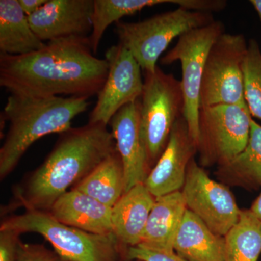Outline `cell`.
<instances>
[{
	"label": "cell",
	"mask_w": 261,
	"mask_h": 261,
	"mask_svg": "<svg viewBox=\"0 0 261 261\" xmlns=\"http://www.w3.org/2000/svg\"><path fill=\"white\" fill-rule=\"evenodd\" d=\"M108 74V63L94 54L89 37L50 41L23 56L0 54V86L18 95L89 98Z\"/></svg>",
	"instance_id": "6da1fadb"
},
{
	"label": "cell",
	"mask_w": 261,
	"mask_h": 261,
	"mask_svg": "<svg viewBox=\"0 0 261 261\" xmlns=\"http://www.w3.org/2000/svg\"><path fill=\"white\" fill-rule=\"evenodd\" d=\"M116 150L112 133L102 123H88L63 132L44 162L15 187L7 207L48 212Z\"/></svg>",
	"instance_id": "7a4b0ae2"
},
{
	"label": "cell",
	"mask_w": 261,
	"mask_h": 261,
	"mask_svg": "<svg viewBox=\"0 0 261 261\" xmlns=\"http://www.w3.org/2000/svg\"><path fill=\"white\" fill-rule=\"evenodd\" d=\"M89 98L36 97L10 94L2 113L9 129L0 148V178L13 172L29 147L51 134L72 128V121L87 111Z\"/></svg>",
	"instance_id": "3957f363"
},
{
	"label": "cell",
	"mask_w": 261,
	"mask_h": 261,
	"mask_svg": "<svg viewBox=\"0 0 261 261\" xmlns=\"http://www.w3.org/2000/svg\"><path fill=\"white\" fill-rule=\"evenodd\" d=\"M0 229L39 233L65 261H118L126 250L113 233L87 232L62 224L44 211H25L10 216L3 220Z\"/></svg>",
	"instance_id": "277c9868"
},
{
	"label": "cell",
	"mask_w": 261,
	"mask_h": 261,
	"mask_svg": "<svg viewBox=\"0 0 261 261\" xmlns=\"http://www.w3.org/2000/svg\"><path fill=\"white\" fill-rule=\"evenodd\" d=\"M144 87L140 99V135L151 170L164 152L171 130L183 116L181 81L157 66L144 72Z\"/></svg>",
	"instance_id": "5b68a950"
},
{
	"label": "cell",
	"mask_w": 261,
	"mask_h": 261,
	"mask_svg": "<svg viewBox=\"0 0 261 261\" xmlns=\"http://www.w3.org/2000/svg\"><path fill=\"white\" fill-rule=\"evenodd\" d=\"M212 13L178 8L136 23H116L119 44L126 47L144 72H154L157 62L175 38L213 23Z\"/></svg>",
	"instance_id": "8992f818"
},
{
	"label": "cell",
	"mask_w": 261,
	"mask_h": 261,
	"mask_svg": "<svg viewBox=\"0 0 261 261\" xmlns=\"http://www.w3.org/2000/svg\"><path fill=\"white\" fill-rule=\"evenodd\" d=\"M252 118L247 103L201 108L197 147L200 166L220 167L237 157L248 142Z\"/></svg>",
	"instance_id": "52a82bcc"
},
{
	"label": "cell",
	"mask_w": 261,
	"mask_h": 261,
	"mask_svg": "<svg viewBox=\"0 0 261 261\" xmlns=\"http://www.w3.org/2000/svg\"><path fill=\"white\" fill-rule=\"evenodd\" d=\"M224 31V23L215 20L208 25L185 33L178 38L176 45L160 60L162 65L172 64L177 61L181 63V84L185 102L183 117L197 147L200 139V89L206 60L213 44Z\"/></svg>",
	"instance_id": "ba28073f"
},
{
	"label": "cell",
	"mask_w": 261,
	"mask_h": 261,
	"mask_svg": "<svg viewBox=\"0 0 261 261\" xmlns=\"http://www.w3.org/2000/svg\"><path fill=\"white\" fill-rule=\"evenodd\" d=\"M243 34L224 33L209 51L201 84V108L246 104L243 65L247 51Z\"/></svg>",
	"instance_id": "9c48e42d"
},
{
	"label": "cell",
	"mask_w": 261,
	"mask_h": 261,
	"mask_svg": "<svg viewBox=\"0 0 261 261\" xmlns=\"http://www.w3.org/2000/svg\"><path fill=\"white\" fill-rule=\"evenodd\" d=\"M187 209L216 234L225 237L241 215L227 186L212 179L203 167L192 159L181 190Z\"/></svg>",
	"instance_id": "30bf717a"
},
{
	"label": "cell",
	"mask_w": 261,
	"mask_h": 261,
	"mask_svg": "<svg viewBox=\"0 0 261 261\" xmlns=\"http://www.w3.org/2000/svg\"><path fill=\"white\" fill-rule=\"evenodd\" d=\"M105 59L108 63L107 80L97 94L89 123L107 126L122 108L140 99L144 80L138 62L119 43L106 51Z\"/></svg>",
	"instance_id": "8fae6325"
},
{
	"label": "cell",
	"mask_w": 261,
	"mask_h": 261,
	"mask_svg": "<svg viewBox=\"0 0 261 261\" xmlns=\"http://www.w3.org/2000/svg\"><path fill=\"white\" fill-rule=\"evenodd\" d=\"M197 152L186 120L181 116L173 126L164 152L144 185L154 197L181 191L187 168Z\"/></svg>",
	"instance_id": "7c38bea8"
},
{
	"label": "cell",
	"mask_w": 261,
	"mask_h": 261,
	"mask_svg": "<svg viewBox=\"0 0 261 261\" xmlns=\"http://www.w3.org/2000/svg\"><path fill=\"white\" fill-rule=\"evenodd\" d=\"M94 0H47L28 17L31 27L42 41L88 37L92 31Z\"/></svg>",
	"instance_id": "4fadbf2b"
},
{
	"label": "cell",
	"mask_w": 261,
	"mask_h": 261,
	"mask_svg": "<svg viewBox=\"0 0 261 261\" xmlns=\"http://www.w3.org/2000/svg\"><path fill=\"white\" fill-rule=\"evenodd\" d=\"M124 169L126 191L145 183L151 168L140 135V99L121 108L109 123Z\"/></svg>",
	"instance_id": "5bb4252c"
},
{
	"label": "cell",
	"mask_w": 261,
	"mask_h": 261,
	"mask_svg": "<svg viewBox=\"0 0 261 261\" xmlns=\"http://www.w3.org/2000/svg\"><path fill=\"white\" fill-rule=\"evenodd\" d=\"M48 212L62 224L87 232L113 233L112 207L75 189L59 197Z\"/></svg>",
	"instance_id": "9a60e30c"
},
{
	"label": "cell",
	"mask_w": 261,
	"mask_h": 261,
	"mask_svg": "<svg viewBox=\"0 0 261 261\" xmlns=\"http://www.w3.org/2000/svg\"><path fill=\"white\" fill-rule=\"evenodd\" d=\"M155 197L144 184L125 192L112 207L113 234L125 250L140 245Z\"/></svg>",
	"instance_id": "2e32d148"
},
{
	"label": "cell",
	"mask_w": 261,
	"mask_h": 261,
	"mask_svg": "<svg viewBox=\"0 0 261 261\" xmlns=\"http://www.w3.org/2000/svg\"><path fill=\"white\" fill-rule=\"evenodd\" d=\"M187 210L181 191L155 197L140 245L163 252H174L173 245Z\"/></svg>",
	"instance_id": "e0dca14e"
},
{
	"label": "cell",
	"mask_w": 261,
	"mask_h": 261,
	"mask_svg": "<svg viewBox=\"0 0 261 261\" xmlns=\"http://www.w3.org/2000/svg\"><path fill=\"white\" fill-rule=\"evenodd\" d=\"M173 250L187 261H227L225 237L216 234L187 209Z\"/></svg>",
	"instance_id": "ac0fdd59"
},
{
	"label": "cell",
	"mask_w": 261,
	"mask_h": 261,
	"mask_svg": "<svg viewBox=\"0 0 261 261\" xmlns=\"http://www.w3.org/2000/svg\"><path fill=\"white\" fill-rule=\"evenodd\" d=\"M45 45L34 32L18 0H0V51L23 56Z\"/></svg>",
	"instance_id": "d6986e66"
},
{
	"label": "cell",
	"mask_w": 261,
	"mask_h": 261,
	"mask_svg": "<svg viewBox=\"0 0 261 261\" xmlns=\"http://www.w3.org/2000/svg\"><path fill=\"white\" fill-rule=\"evenodd\" d=\"M216 174L233 186L255 190L261 187V126L253 118L246 147L231 162L220 166Z\"/></svg>",
	"instance_id": "ffe728a7"
},
{
	"label": "cell",
	"mask_w": 261,
	"mask_h": 261,
	"mask_svg": "<svg viewBox=\"0 0 261 261\" xmlns=\"http://www.w3.org/2000/svg\"><path fill=\"white\" fill-rule=\"evenodd\" d=\"M73 189L109 207L116 205L126 191L124 169L118 151L110 154Z\"/></svg>",
	"instance_id": "44dd1931"
},
{
	"label": "cell",
	"mask_w": 261,
	"mask_h": 261,
	"mask_svg": "<svg viewBox=\"0 0 261 261\" xmlns=\"http://www.w3.org/2000/svg\"><path fill=\"white\" fill-rule=\"evenodd\" d=\"M185 0H94L92 15V31L89 39L94 54L97 53L103 34L111 24L132 15L147 7L174 4L181 8Z\"/></svg>",
	"instance_id": "7402d4cb"
},
{
	"label": "cell",
	"mask_w": 261,
	"mask_h": 261,
	"mask_svg": "<svg viewBox=\"0 0 261 261\" xmlns=\"http://www.w3.org/2000/svg\"><path fill=\"white\" fill-rule=\"evenodd\" d=\"M227 261H257L261 254V221L250 209L225 236Z\"/></svg>",
	"instance_id": "603a6c76"
},
{
	"label": "cell",
	"mask_w": 261,
	"mask_h": 261,
	"mask_svg": "<svg viewBox=\"0 0 261 261\" xmlns=\"http://www.w3.org/2000/svg\"><path fill=\"white\" fill-rule=\"evenodd\" d=\"M244 95L252 117L261 120V50L255 39H250L243 65Z\"/></svg>",
	"instance_id": "cb8c5ba5"
},
{
	"label": "cell",
	"mask_w": 261,
	"mask_h": 261,
	"mask_svg": "<svg viewBox=\"0 0 261 261\" xmlns=\"http://www.w3.org/2000/svg\"><path fill=\"white\" fill-rule=\"evenodd\" d=\"M124 257L129 261H187L175 252L159 251L140 245L126 248Z\"/></svg>",
	"instance_id": "d4e9b609"
},
{
	"label": "cell",
	"mask_w": 261,
	"mask_h": 261,
	"mask_svg": "<svg viewBox=\"0 0 261 261\" xmlns=\"http://www.w3.org/2000/svg\"><path fill=\"white\" fill-rule=\"evenodd\" d=\"M16 261H65L57 253L42 245H30L20 242Z\"/></svg>",
	"instance_id": "484cf974"
},
{
	"label": "cell",
	"mask_w": 261,
	"mask_h": 261,
	"mask_svg": "<svg viewBox=\"0 0 261 261\" xmlns=\"http://www.w3.org/2000/svg\"><path fill=\"white\" fill-rule=\"evenodd\" d=\"M20 234L13 230L0 229V261H16Z\"/></svg>",
	"instance_id": "4316f807"
},
{
	"label": "cell",
	"mask_w": 261,
	"mask_h": 261,
	"mask_svg": "<svg viewBox=\"0 0 261 261\" xmlns=\"http://www.w3.org/2000/svg\"><path fill=\"white\" fill-rule=\"evenodd\" d=\"M47 1V0H18L20 8L28 17L35 13Z\"/></svg>",
	"instance_id": "83f0119b"
},
{
	"label": "cell",
	"mask_w": 261,
	"mask_h": 261,
	"mask_svg": "<svg viewBox=\"0 0 261 261\" xmlns=\"http://www.w3.org/2000/svg\"><path fill=\"white\" fill-rule=\"evenodd\" d=\"M250 210L261 221V192L258 197L252 202Z\"/></svg>",
	"instance_id": "f1b7e54d"
},
{
	"label": "cell",
	"mask_w": 261,
	"mask_h": 261,
	"mask_svg": "<svg viewBox=\"0 0 261 261\" xmlns=\"http://www.w3.org/2000/svg\"><path fill=\"white\" fill-rule=\"evenodd\" d=\"M250 3H251L252 6L256 10L261 23V0H250Z\"/></svg>",
	"instance_id": "f546056e"
},
{
	"label": "cell",
	"mask_w": 261,
	"mask_h": 261,
	"mask_svg": "<svg viewBox=\"0 0 261 261\" xmlns=\"http://www.w3.org/2000/svg\"><path fill=\"white\" fill-rule=\"evenodd\" d=\"M134 261H138V260H134Z\"/></svg>",
	"instance_id": "4dcf8cb0"
}]
</instances>
